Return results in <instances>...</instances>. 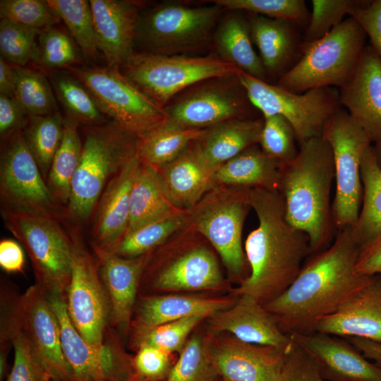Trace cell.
Wrapping results in <instances>:
<instances>
[{
  "mask_svg": "<svg viewBox=\"0 0 381 381\" xmlns=\"http://www.w3.org/2000/svg\"><path fill=\"white\" fill-rule=\"evenodd\" d=\"M361 247L351 227L338 232L327 248L312 254L297 277L281 295L264 305L287 334H309L374 277L360 274L356 264Z\"/></svg>",
  "mask_w": 381,
  "mask_h": 381,
  "instance_id": "6da1fadb",
  "label": "cell"
},
{
  "mask_svg": "<svg viewBox=\"0 0 381 381\" xmlns=\"http://www.w3.org/2000/svg\"><path fill=\"white\" fill-rule=\"evenodd\" d=\"M248 203L258 224L244 245L250 273L233 294L265 305L289 287L311 252L308 236L288 222L279 191L249 188Z\"/></svg>",
  "mask_w": 381,
  "mask_h": 381,
  "instance_id": "7a4b0ae2",
  "label": "cell"
},
{
  "mask_svg": "<svg viewBox=\"0 0 381 381\" xmlns=\"http://www.w3.org/2000/svg\"><path fill=\"white\" fill-rule=\"evenodd\" d=\"M333 154L322 137L298 145L291 161L282 164L279 186L288 222L308 237L311 255L327 248L334 238L331 189Z\"/></svg>",
  "mask_w": 381,
  "mask_h": 381,
  "instance_id": "3957f363",
  "label": "cell"
},
{
  "mask_svg": "<svg viewBox=\"0 0 381 381\" xmlns=\"http://www.w3.org/2000/svg\"><path fill=\"white\" fill-rule=\"evenodd\" d=\"M79 166L71 183L70 219L92 218L109 182L137 155L138 138L113 121L86 126Z\"/></svg>",
  "mask_w": 381,
  "mask_h": 381,
  "instance_id": "277c9868",
  "label": "cell"
},
{
  "mask_svg": "<svg viewBox=\"0 0 381 381\" xmlns=\"http://www.w3.org/2000/svg\"><path fill=\"white\" fill-rule=\"evenodd\" d=\"M195 6L180 1H165L142 8L136 42L142 52L174 55L202 52L212 47L216 26L225 9L210 1Z\"/></svg>",
  "mask_w": 381,
  "mask_h": 381,
  "instance_id": "5b68a950",
  "label": "cell"
},
{
  "mask_svg": "<svg viewBox=\"0 0 381 381\" xmlns=\"http://www.w3.org/2000/svg\"><path fill=\"white\" fill-rule=\"evenodd\" d=\"M6 229L27 252L37 284L48 295L66 296L73 260L69 223L34 212L1 207Z\"/></svg>",
  "mask_w": 381,
  "mask_h": 381,
  "instance_id": "8992f818",
  "label": "cell"
},
{
  "mask_svg": "<svg viewBox=\"0 0 381 381\" xmlns=\"http://www.w3.org/2000/svg\"><path fill=\"white\" fill-rule=\"evenodd\" d=\"M365 37L353 18L344 20L322 38L303 44L298 61L275 85L296 93L323 87L341 88L357 68Z\"/></svg>",
  "mask_w": 381,
  "mask_h": 381,
  "instance_id": "52a82bcc",
  "label": "cell"
},
{
  "mask_svg": "<svg viewBox=\"0 0 381 381\" xmlns=\"http://www.w3.org/2000/svg\"><path fill=\"white\" fill-rule=\"evenodd\" d=\"M248 188L214 186L195 205L185 211L186 227L207 241L229 274L241 279V282L248 265L242 231L250 209Z\"/></svg>",
  "mask_w": 381,
  "mask_h": 381,
  "instance_id": "ba28073f",
  "label": "cell"
},
{
  "mask_svg": "<svg viewBox=\"0 0 381 381\" xmlns=\"http://www.w3.org/2000/svg\"><path fill=\"white\" fill-rule=\"evenodd\" d=\"M119 69L163 108L179 93L200 80L239 71L214 53L167 55L135 51Z\"/></svg>",
  "mask_w": 381,
  "mask_h": 381,
  "instance_id": "9c48e42d",
  "label": "cell"
},
{
  "mask_svg": "<svg viewBox=\"0 0 381 381\" xmlns=\"http://www.w3.org/2000/svg\"><path fill=\"white\" fill-rule=\"evenodd\" d=\"M66 70L88 89L111 121L138 138L166 121L164 108L138 88L119 68L80 65Z\"/></svg>",
  "mask_w": 381,
  "mask_h": 381,
  "instance_id": "30bf717a",
  "label": "cell"
},
{
  "mask_svg": "<svg viewBox=\"0 0 381 381\" xmlns=\"http://www.w3.org/2000/svg\"><path fill=\"white\" fill-rule=\"evenodd\" d=\"M237 75L249 100L262 117L280 115L291 125L298 145L322 135L327 120L342 109L339 90L323 87L291 92L241 71Z\"/></svg>",
  "mask_w": 381,
  "mask_h": 381,
  "instance_id": "8fae6325",
  "label": "cell"
},
{
  "mask_svg": "<svg viewBox=\"0 0 381 381\" xmlns=\"http://www.w3.org/2000/svg\"><path fill=\"white\" fill-rule=\"evenodd\" d=\"M321 136L330 145L334 158L333 222L338 230L351 227L358 217L362 203L361 160L372 143L343 108L327 120Z\"/></svg>",
  "mask_w": 381,
  "mask_h": 381,
  "instance_id": "7c38bea8",
  "label": "cell"
},
{
  "mask_svg": "<svg viewBox=\"0 0 381 381\" xmlns=\"http://www.w3.org/2000/svg\"><path fill=\"white\" fill-rule=\"evenodd\" d=\"M73 241L71 277L66 301L68 316L78 332L92 346L106 350L110 321L108 296L97 258L87 248L78 226H70Z\"/></svg>",
  "mask_w": 381,
  "mask_h": 381,
  "instance_id": "4fadbf2b",
  "label": "cell"
},
{
  "mask_svg": "<svg viewBox=\"0 0 381 381\" xmlns=\"http://www.w3.org/2000/svg\"><path fill=\"white\" fill-rule=\"evenodd\" d=\"M237 73L200 80L179 93L164 107L167 121L184 128L205 129L230 119L253 118L249 116L256 109Z\"/></svg>",
  "mask_w": 381,
  "mask_h": 381,
  "instance_id": "5bb4252c",
  "label": "cell"
},
{
  "mask_svg": "<svg viewBox=\"0 0 381 381\" xmlns=\"http://www.w3.org/2000/svg\"><path fill=\"white\" fill-rule=\"evenodd\" d=\"M1 141V207L31 211L68 223V210L53 198L27 145L23 130Z\"/></svg>",
  "mask_w": 381,
  "mask_h": 381,
  "instance_id": "9a60e30c",
  "label": "cell"
},
{
  "mask_svg": "<svg viewBox=\"0 0 381 381\" xmlns=\"http://www.w3.org/2000/svg\"><path fill=\"white\" fill-rule=\"evenodd\" d=\"M207 242L192 240L174 255L155 250L158 253H152L139 289L145 286L150 294L223 289L226 282L215 250Z\"/></svg>",
  "mask_w": 381,
  "mask_h": 381,
  "instance_id": "2e32d148",
  "label": "cell"
},
{
  "mask_svg": "<svg viewBox=\"0 0 381 381\" xmlns=\"http://www.w3.org/2000/svg\"><path fill=\"white\" fill-rule=\"evenodd\" d=\"M16 306L22 327L51 380L73 381L58 320L44 289L37 283L31 285L18 297Z\"/></svg>",
  "mask_w": 381,
  "mask_h": 381,
  "instance_id": "e0dca14e",
  "label": "cell"
},
{
  "mask_svg": "<svg viewBox=\"0 0 381 381\" xmlns=\"http://www.w3.org/2000/svg\"><path fill=\"white\" fill-rule=\"evenodd\" d=\"M214 365L222 381H275L285 352L268 346L257 345L234 336L210 334Z\"/></svg>",
  "mask_w": 381,
  "mask_h": 381,
  "instance_id": "ac0fdd59",
  "label": "cell"
},
{
  "mask_svg": "<svg viewBox=\"0 0 381 381\" xmlns=\"http://www.w3.org/2000/svg\"><path fill=\"white\" fill-rule=\"evenodd\" d=\"M212 333H230L238 339L257 345L287 350L293 341L275 317L258 301L241 294L230 307L206 318Z\"/></svg>",
  "mask_w": 381,
  "mask_h": 381,
  "instance_id": "d6986e66",
  "label": "cell"
},
{
  "mask_svg": "<svg viewBox=\"0 0 381 381\" xmlns=\"http://www.w3.org/2000/svg\"><path fill=\"white\" fill-rule=\"evenodd\" d=\"M289 335L315 360L325 380L381 381V368L346 339L318 332Z\"/></svg>",
  "mask_w": 381,
  "mask_h": 381,
  "instance_id": "ffe728a7",
  "label": "cell"
},
{
  "mask_svg": "<svg viewBox=\"0 0 381 381\" xmlns=\"http://www.w3.org/2000/svg\"><path fill=\"white\" fill-rule=\"evenodd\" d=\"M341 107L363 130L372 144L381 139V59L365 46L351 78L339 89Z\"/></svg>",
  "mask_w": 381,
  "mask_h": 381,
  "instance_id": "44dd1931",
  "label": "cell"
},
{
  "mask_svg": "<svg viewBox=\"0 0 381 381\" xmlns=\"http://www.w3.org/2000/svg\"><path fill=\"white\" fill-rule=\"evenodd\" d=\"M140 164L136 155L107 184L92 216V250L113 253L128 231L130 198Z\"/></svg>",
  "mask_w": 381,
  "mask_h": 381,
  "instance_id": "7402d4cb",
  "label": "cell"
},
{
  "mask_svg": "<svg viewBox=\"0 0 381 381\" xmlns=\"http://www.w3.org/2000/svg\"><path fill=\"white\" fill-rule=\"evenodd\" d=\"M98 47L108 66L119 68L135 52L143 4L130 0H90Z\"/></svg>",
  "mask_w": 381,
  "mask_h": 381,
  "instance_id": "603a6c76",
  "label": "cell"
},
{
  "mask_svg": "<svg viewBox=\"0 0 381 381\" xmlns=\"http://www.w3.org/2000/svg\"><path fill=\"white\" fill-rule=\"evenodd\" d=\"M92 252L97 258L100 276L109 298V324L126 332L130 328L141 278L152 253L126 258L113 253Z\"/></svg>",
  "mask_w": 381,
  "mask_h": 381,
  "instance_id": "cb8c5ba5",
  "label": "cell"
},
{
  "mask_svg": "<svg viewBox=\"0 0 381 381\" xmlns=\"http://www.w3.org/2000/svg\"><path fill=\"white\" fill-rule=\"evenodd\" d=\"M247 15L253 44L258 49L269 80L277 82L301 57V28L283 19L250 13Z\"/></svg>",
  "mask_w": 381,
  "mask_h": 381,
  "instance_id": "d4e9b609",
  "label": "cell"
},
{
  "mask_svg": "<svg viewBox=\"0 0 381 381\" xmlns=\"http://www.w3.org/2000/svg\"><path fill=\"white\" fill-rule=\"evenodd\" d=\"M314 332L381 343V289L375 280L322 319Z\"/></svg>",
  "mask_w": 381,
  "mask_h": 381,
  "instance_id": "484cf974",
  "label": "cell"
},
{
  "mask_svg": "<svg viewBox=\"0 0 381 381\" xmlns=\"http://www.w3.org/2000/svg\"><path fill=\"white\" fill-rule=\"evenodd\" d=\"M237 296L208 298L176 294L138 295L130 329L150 328L197 315L208 318L230 307Z\"/></svg>",
  "mask_w": 381,
  "mask_h": 381,
  "instance_id": "4316f807",
  "label": "cell"
},
{
  "mask_svg": "<svg viewBox=\"0 0 381 381\" xmlns=\"http://www.w3.org/2000/svg\"><path fill=\"white\" fill-rule=\"evenodd\" d=\"M195 141L174 161L157 170L164 193L176 209L186 211L214 187L213 173Z\"/></svg>",
  "mask_w": 381,
  "mask_h": 381,
  "instance_id": "83f0119b",
  "label": "cell"
},
{
  "mask_svg": "<svg viewBox=\"0 0 381 381\" xmlns=\"http://www.w3.org/2000/svg\"><path fill=\"white\" fill-rule=\"evenodd\" d=\"M47 297L58 320L61 348L73 381H108L109 353L106 343V350L100 351L83 339L68 316L66 296Z\"/></svg>",
  "mask_w": 381,
  "mask_h": 381,
  "instance_id": "f1b7e54d",
  "label": "cell"
},
{
  "mask_svg": "<svg viewBox=\"0 0 381 381\" xmlns=\"http://www.w3.org/2000/svg\"><path fill=\"white\" fill-rule=\"evenodd\" d=\"M253 45L247 13L225 9L212 36L214 53L239 71L270 83Z\"/></svg>",
  "mask_w": 381,
  "mask_h": 381,
  "instance_id": "f546056e",
  "label": "cell"
},
{
  "mask_svg": "<svg viewBox=\"0 0 381 381\" xmlns=\"http://www.w3.org/2000/svg\"><path fill=\"white\" fill-rule=\"evenodd\" d=\"M253 145L219 166L213 173L214 186L261 188L279 190L282 162Z\"/></svg>",
  "mask_w": 381,
  "mask_h": 381,
  "instance_id": "4dcf8cb0",
  "label": "cell"
},
{
  "mask_svg": "<svg viewBox=\"0 0 381 381\" xmlns=\"http://www.w3.org/2000/svg\"><path fill=\"white\" fill-rule=\"evenodd\" d=\"M263 119H234L205 128L195 141L198 150L212 169L258 144Z\"/></svg>",
  "mask_w": 381,
  "mask_h": 381,
  "instance_id": "1f68e13d",
  "label": "cell"
},
{
  "mask_svg": "<svg viewBox=\"0 0 381 381\" xmlns=\"http://www.w3.org/2000/svg\"><path fill=\"white\" fill-rule=\"evenodd\" d=\"M1 300V342L10 343L14 350L13 363L6 381L50 378L22 327L17 312V298L5 296Z\"/></svg>",
  "mask_w": 381,
  "mask_h": 381,
  "instance_id": "d6a6232c",
  "label": "cell"
},
{
  "mask_svg": "<svg viewBox=\"0 0 381 381\" xmlns=\"http://www.w3.org/2000/svg\"><path fill=\"white\" fill-rule=\"evenodd\" d=\"M361 176L362 203L351 231L361 250L381 234V168L377 162L372 145L363 153Z\"/></svg>",
  "mask_w": 381,
  "mask_h": 381,
  "instance_id": "836d02e7",
  "label": "cell"
},
{
  "mask_svg": "<svg viewBox=\"0 0 381 381\" xmlns=\"http://www.w3.org/2000/svg\"><path fill=\"white\" fill-rule=\"evenodd\" d=\"M175 210L164 193L157 170L140 162L131 193L127 232Z\"/></svg>",
  "mask_w": 381,
  "mask_h": 381,
  "instance_id": "e575fe53",
  "label": "cell"
},
{
  "mask_svg": "<svg viewBox=\"0 0 381 381\" xmlns=\"http://www.w3.org/2000/svg\"><path fill=\"white\" fill-rule=\"evenodd\" d=\"M204 130L184 128L166 120L138 138L137 156L141 163L158 170L180 156Z\"/></svg>",
  "mask_w": 381,
  "mask_h": 381,
  "instance_id": "d590c367",
  "label": "cell"
},
{
  "mask_svg": "<svg viewBox=\"0 0 381 381\" xmlns=\"http://www.w3.org/2000/svg\"><path fill=\"white\" fill-rule=\"evenodd\" d=\"M78 124L65 116L64 135L52 162L47 178V186L55 200L67 208L71 183L79 166L83 142Z\"/></svg>",
  "mask_w": 381,
  "mask_h": 381,
  "instance_id": "8d00e7d4",
  "label": "cell"
},
{
  "mask_svg": "<svg viewBox=\"0 0 381 381\" xmlns=\"http://www.w3.org/2000/svg\"><path fill=\"white\" fill-rule=\"evenodd\" d=\"M56 98L66 111V117L86 126L104 123L110 119L102 112L88 89L67 70L49 75Z\"/></svg>",
  "mask_w": 381,
  "mask_h": 381,
  "instance_id": "74e56055",
  "label": "cell"
},
{
  "mask_svg": "<svg viewBox=\"0 0 381 381\" xmlns=\"http://www.w3.org/2000/svg\"><path fill=\"white\" fill-rule=\"evenodd\" d=\"M186 226L185 211L176 209L159 219L126 232L113 253L126 258L149 254Z\"/></svg>",
  "mask_w": 381,
  "mask_h": 381,
  "instance_id": "f35d334b",
  "label": "cell"
},
{
  "mask_svg": "<svg viewBox=\"0 0 381 381\" xmlns=\"http://www.w3.org/2000/svg\"><path fill=\"white\" fill-rule=\"evenodd\" d=\"M64 123L65 117L57 111L50 114L29 116L23 129L27 145L45 181L54 155L62 141Z\"/></svg>",
  "mask_w": 381,
  "mask_h": 381,
  "instance_id": "ab89813d",
  "label": "cell"
},
{
  "mask_svg": "<svg viewBox=\"0 0 381 381\" xmlns=\"http://www.w3.org/2000/svg\"><path fill=\"white\" fill-rule=\"evenodd\" d=\"M48 4L66 25L86 60L97 61L98 40L90 1L47 0Z\"/></svg>",
  "mask_w": 381,
  "mask_h": 381,
  "instance_id": "60d3db41",
  "label": "cell"
},
{
  "mask_svg": "<svg viewBox=\"0 0 381 381\" xmlns=\"http://www.w3.org/2000/svg\"><path fill=\"white\" fill-rule=\"evenodd\" d=\"M166 381H222L212 357L210 334L188 338Z\"/></svg>",
  "mask_w": 381,
  "mask_h": 381,
  "instance_id": "b9f144b4",
  "label": "cell"
},
{
  "mask_svg": "<svg viewBox=\"0 0 381 381\" xmlns=\"http://www.w3.org/2000/svg\"><path fill=\"white\" fill-rule=\"evenodd\" d=\"M14 68L13 97L28 116L59 111L52 85L43 73L25 66H14Z\"/></svg>",
  "mask_w": 381,
  "mask_h": 381,
  "instance_id": "7bdbcfd3",
  "label": "cell"
},
{
  "mask_svg": "<svg viewBox=\"0 0 381 381\" xmlns=\"http://www.w3.org/2000/svg\"><path fill=\"white\" fill-rule=\"evenodd\" d=\"M207 318L197 315L150 328L132 329L131 346L135 351L141 345H150L171 353H179L190 333Z\"/></svg>",
  "mask_w": 381,
  "mask_h": 381,
  "instance_id": "ee69618b",
  "label": "cell"
},
{
  "mask_svg": "<svg viewBox=\"0 0 381 381\" xmlns=\"http://www.w3.org/2000/svg\"><path fill=\"white\" fill-rule=\"evenodd\" d=\"M37 42L36 62L46 69L66 70L83 62L82 52L73 37L59 28L52 26L42 30Z\"/></svg>",
  "mask_w": 381,
  "mask_h": 381,
  "instance_id": "f6af8a7d",
  "label": "cell"
},
{
  "mask_svg": "<svg viewBox=\"0 0 381 381\" xmlns=\"http://www.w3.org/2000/svg\"><path fill=\"white\" fill-rule=\"evenodd\" d=\"M226 10H237L291 21L301 29L308 25L310 13L303 0H212Z\"/></svg>",
  "mask_w": 381,
  "mask_h": 381,
  "instance_id": "bcb514c9",
  "label": "cell"
},
{
  "mask_svg": "<svg viewBox=\"0 0 381 381\" xmlns=\"http://www.w3.org/2000/svg\"><path fill=\"white\" fill-rule=\"evenodd\" d=\"M41 30L23 27L8 20L0 21V52L13 66H25L37 61L38 38Z\"/></svg>",
  "mask_w": 381,
  "mask_h": 381,
  "instance_id": "7dc6e473",
  "label": "cell"
},
{
  "mask_svg": "<svg viewBox=\"0 0 381 381\" xmlns=\"http://www.w3.org/2000/svg\"><path fill=\"white\" fill-rule=\"evenodd\" d=\"M262 119L263 126L258 141L260 148L282 163L294 159L298 149L291 125L280 115H271Z\"/></svg>",
  "mask_w": 381,
  "mask_h": 381,
  "instance_id": "c3c4849f",
  "label": "cell"
},
{
  "mask_svg": "<svg viewBox=\"0 0 381 381\" xmlns=\"http://www.w3.org/2000/svg\"><path fill=\"white\" fill-rule=\"evenodd\" d=\"M360 0H313L312 13L303 35V44L318 40L339 25L345 15L351 13Z\"/></svg>",
  "mask_w": 381,
  "mask_h": 381,
  "instance_id": "681fc988",
  "label": "cell"
},
{
  "mask_svg": "<svg viewBox=\"0 0 381 381\" xmlns=\"http://www.w3.org/2000/svg\"><path fill=\"white\" fill-rule=\"evenodd\" d=\"M0 17L41 31L59 20L47 1L42 0H1Z\"/></svg>",
  "mask_w": 381,
  "mask_h": 381,
  "instance_id": "f907efd6",
  "label": "cell"
},
{
  "mask_svg": "<svg viewBox=\"0 0 381 381\" xmlns=\"http://www.w3.org/2000/svg\"><path fill=\"white\" fill-rule=\"evenodd\" d=\"M132 356L135 373L147 381H166L174 363L172 353L159 348L141 345Z\"/></svg>",
  "mask_w": 381,
  "mask_h": 381,
  "instance_id": "816d5d0a",
  "label": "cell"
},
{
  "mask_svg": "<svg viewBox=\"0 0 381 381\" xmlns=\"http://www.w3.org/2000/svg\"><path fill=\"white\" fill-rule=\"evenodd\" d=\"M292 340V339H291ZM275 381H325L315 360L293 341Z\"/></svg>",
  "mask_w": 381,
  "mask_h": 381,
  "instance_id": "f5cc1de1",
  "label": "cell"
},
{
  "mask_svg": "<svg viewBox=\"0 0 381 381\" xmlns=\"http://www.w3.org/2000/svg\"><path fill=\"white\" fill-rule=\"evenodd\" d=\"M349 16L363 28L381 59V0L362 1Z\"/></svg>",
  "mask_w": 381,
  "mask_h": 381,
  "instance_id": "db71d44e",
  "label": "cell"
},
{
  "mask_svg": "<svg viewBox=\"0 0 381 381\" xmlns=\"http://www.w3.org/2000/svg\"><path fill=\"white\" fill-rule=\"evenodd\" d=\"M29 116L14 99L0 94V135L1 140L23 130Z\"/></svg>",
  "mask_w": 381,
  "mask_h": 381,
  "instance_id": "11a10c76",
  "label": "cell"
},
{
  "mask_svg": "<svg viewBox=\"0 0 381 381\" xmlns=\"http://www.w3.org/2000/svg\"><path fill=\"white\" fill-rule=\"evenodd\" d=\"M356 270L368 277L381 275V234L361 250Z\"/></svg>",
  "mask_w": 381,
  "mask_h": 381,
  "instance_id": "9f6ffc18",
  "label": "cell"
},
{
  "mask_svg": "<svg viewBox=\"0 0 381 381\" xmlns=\"http://www.w3.org/2000/svg\"><path fill=\"white\" fill-rule=\"evenodd\" d=\"M25 265V255L23 247L18 242L9 238L0 241V266L8 273L23 271Z\"/></svg>",
  "mask_w": 381,
  "mask_h": 381,
  "instance_id": "6f0895ef",
  "label": "cell"
},
{
  "mask_svg": "<svg viewBox=\"0 0 381 381\" xmlns=\"http://www.w3.org/2000/svg\"><path fill=\"white\" fill-rule=\"evenodd\" d=\"M346 339L353 344L367 359L381 368V343L358 337Z\"/></svg>",
  "mask_w": 381,
  "mask_h": 381,
  "instance_id": "680465c9",
  "label": "cell"
},
{
  "mask_svg": "<svg viewBox=\"0 0 381 381\" xmlns=\"http://www.w3.org/2000/svg\"><path fill=\"white\" fill-rule=\"evenodd\" d=\"M15 85L14 66L0 56V94L13 97Z\"/></svg>",
  "mask_w": 381,
  "mask_h": 381,
  "instance_id": "91938a15",
  "label": "cell"
},
{
  "mask_svg": "<svg viewBox=\"0 0 381 381\" xmlns=\"http://www.w3.org/2000/svg\"><path fill=\"white\" fill-rule=\"evenodd\" d=\"M373 148L375 152L377 162L379 167L381 168V139L377 142L372 144Z\"/></svg>",
  "mask_w": 381,
  "mask_h": 381,
  "instance_id": "94428289",
  "label": "cell"
},
{
  "mask_svg": "<svg viewBox=\"0 0 381 381\" xmlns=\"http://www.w3.org/2000/svg\"><path fill=\"white\" fill-rule=\"evenodd\" d=\"M123 381H147L139 375H138L135 373L132 374L131 376L125 379Z\"/></svg>",
  "mask_w": 381,
  "mask_h": 381,
  "instance_id": "6125c7cd",
  "label": "cell"
},
{
  "mask_svg": "<svg viewBox=\"0 0 381 381\" xmlns=\"http://www.w3.org/2000/svg\"><path fill=\"white\" fill-rule=\"evenodd\" d=\"M375 280L381 289V275L375 276Z\"/></svg>",
  "mask_w": 381,
  "mask_h": 381,
  "instance_id": "be15d7a7",
  "label": "cell"
},
{
  "mask_svg": "<svg viewBox=\"0 0 381 381\" xmlns=\"http://www.w3.org/2000/svg\"><path fill=\"white\" fill-rule=\"evenodd\" d=\"M51 380L50 378L47 377V378H45L44 380H43L42 381H49V380Z\"/></svg>",
  "mask_w": 381,
  "mask_h": 381,
  "instance_id": "e7e4bbea",
  "label": "cell"
},
{
  "mask_svg": "<svg viewBox=\"0 0 381 381\" xmlns=\"http://www.w3.org/2000/svg\"><path fill=\"white\" fill-rule=\"evenodd\" d=\"M49 381H54V380H49Z\"/></svg>",
  "mask_w": 381,
  "mask_h": 381,
  "instance_id": "03108f58",
  "label": "cell"
}]
</instances>
